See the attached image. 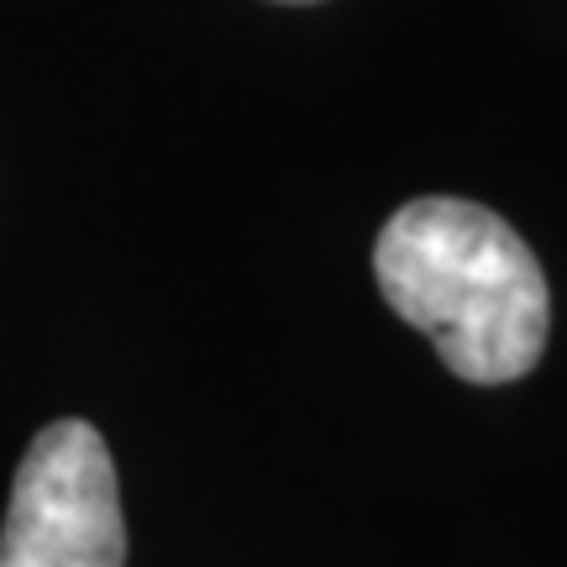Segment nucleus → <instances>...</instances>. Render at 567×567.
<instances>
[{
    "label": "nucleus",
    "mask_w": 567,
    "mask_h": 567,
    "mask_svg": "<svg viewBox=\"0 0 567 567\" xmlns=\"http://www.w3.org/2000/svg\"><path fill=\"white\" fill-rule=\"evenodd\" d=\"M373 279L463 384H515L547 352V274L520 231L484 205L452 195L400 205L373 243Z\"/></svg>",
    "instance_id": "obj_1"
},
{
    "label": "nucleus",
    "mask_w": 567,
    "mask_h": 567,
    "mask_svg": "<svg viewBox=\"0 0 567 567\" xmlns=\"http://www.w3.org/2000/svg\"><path fill=\"white\" fill-rule=\"evenodd\" d=\"M126 520L111 446L90 421L42 425L11 484L0 567H122Z\"/></svg>",
    "instance_id": "obj_2"
},
{
    "label": "nucleus",
    "mask_w": 567,
    "mask_h": 567,
    "mask_svg": "<svg viewBox=\"0 0 567 567\" xmlns=\"http://www.w3.org/2000/svg\"><path fill=\"white\" fill-rule=\"evenodd\" d=\"M284 6H310V0H284Z\"/></svg>",
    "instance_id": "obj_3"
}]
</instances>
